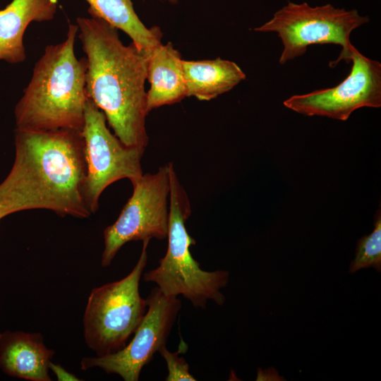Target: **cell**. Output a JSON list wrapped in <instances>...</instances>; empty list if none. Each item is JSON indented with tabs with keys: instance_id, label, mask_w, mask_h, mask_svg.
Returning <instances> with one entry per match:
<instances>
[{
	"instance_id": "6da1fadb",
	"label": "cell",
	"mask_w": 381,
	"mask_h": 381,
	"mask_svg": "<svg viewBox=\"0 0 381 381\" xmlns=\"http://www.w3.org/2000/svg\"><path fill=\"white\" fill-rule=\"evenodd\" d=\"M15 159L0 183L5 217L45 209L60 216L87 218L85 199L86 163L81 131L15 130Z\"/></svg>"
},
{
	"instance_id": "7a4b0ae2",
	"label": "cell",
	"mask_w": 381,
	"mask_h": 381,
	"mask_svg": "<svg viewBox=\"0 0 381 381\" xmlns=\"http://www.w3.org/2000/svg\"><path fill=\"white\" fill-rule=\"evenodd\" d=\"M76 25L86 56L87 98L122 143L145 150L149 54L133 43L125 45L118 30L101 18L78 17Z\"/></svg>"
},
{
	"instance_id": "3957f363",
	"label": "cell",
	"mask_w": 381,
	"mask_h": 381,
	"mask_svg": "<svg viewBox=\"0 0 381 381\" xmlns=\"http://www.w3.org/2000/svg\"><path fill=\"white\" fill-rule=\"evenodd\" d=\"M78 32V25L69 24L63 42L44 48L15 107L16 129L82 131L87 64L85 57L78 59L75 54Z\"/></svg>"
},
{
	"instance_id": "277c9868",
	"label": "cell",
	"mask_w": 381,
	"mask_h": 381,
	"mask_svg": "<svg viewBox=\"0 0 381 381\" xmlns=\"http://www.w3.org/2000/svg\"><path fill=\"white\" fill-rule=\"evenodd\" d=\"M170 193L168 246L159 265L146 273L143 280L153 282L167 296L181 295L195 308H205L209 300L222 306L225 296L221 289L229 282L226 270L205 271L191 254L195 241L189 235L186 222L191 214L188 194L181 185L174 164L169 163Z\"/></svg>"
},
{
	"instance_id": "5b68a950",
	"label": "cell",
	"mask_w": 381,
	"mask_h": 381,
	"mask_svg": "<svg viewBox=\"0 0 381 381\" xmlns=\"http://www.w3.org/2000/svg\"><path fill=\"white\" fill-rule=\"evenodd\" d=\"M149 242L143 241L140 256L127 276L90 292L83 317L84 337L97 356L123 349L147 311V299L140 296L139 284L147 261Z\"/></svg>"
},
{
	"instance_id": "8992f818",
	"label": "cell",
	"mask_w": 381,
	"mask_h": 381,
	"mask_svg": "<svg viewBox=\"0 0 381 381\" xmlns=\"http://www.w3.org/2000/svg\"><path fill=\"white\" fill-rule=\"evenodd\" d=\"M368 22L369 18L361 16L356 9L346 11L331 4L312 7L306 2L288 1L272 19L254 30L277 34L283 45L279 59L281 65L303 55L310 45H340L342 49L339 57L329 63V66L334 67L341 60L349 62L353 46L351 33Z\"/></svg>"
},
{
	"instance_id": "52a82bcc",
	"label": "cell",
	"mask_w": 381,
	"mask_h": 381,
	"mask_svg": "<svg viewBox=\"0 0 381 381\" xmlns=\"http://www.w3.org/2000/svg\"><path fill=\"white\" fill-rule=\"evenodd\" d=\"M133 193L116 222L104 230L101 265L108 267L128 242L167 237L169 219V164L132 182Z\"/></svg>"
},
{
	"instance_id": "ba28073f",
	"label": "cell",
	"mask_w": 381,
	"mask_h": 381,
	"mask_svg": "<svg viewBox=\"0 0 381 381\" xmlns=\"http://www.w3.org/2000/svg\"><path fill=\"white\" fill-rule=\"evenodd\" d=\"M107 123L104 113L87 98L81 133L87 171L84 195L92 214L97 210L99 197L109 185L123 179L132 183L143 174L141 159L145 150L125 145Z\"/></svg>"
},
{
	"instance_id": "9c48e42d",
	"label": "cell",
	"mask_w": 381,
	"mask_h": 381,
	"mask_svg": "<svg viewBox=\"0 0 381 381\" xmlns=\"http://www.w3.org/2000/svg\"><path fill=\"white\" fill-rule=\"evenodd\" d=\"M147 311L131 341L121 350L103 356L85 357L81 369L99 368L119 375L125 381H137L142 369L166 346L181 307L177 297L167 296L155 287L147 296Z\"/></svg>"
},
{
	"instance_id": "30bf717a",
	"label": "cell",
	"mask_w": 381,
	"mask_h": 381,
	"mask_svg": "<svg viewBox=\"0 0 381 381\" xmlns=\"http://www.w3.org/2000/svg\"><path fill=\"white\" fill-rule=\"evenodd\" d=\"M351 72L339 85L304 95H296L284 105L298 114L346 121L361 107H381V64L370 59L353 46Z\"/></svg>"
},
{
	"instance_id": "8fae6325",
	"label": "cell",
	"mask_w": 381,
	"mask_h": 381,
	"mask_svg": "<svg viewBox=\"0 0 381 381\" xmlns=\"http://www.w3.org/2000/svg\"><path fill=\"white\" fill-rule=\"evenodd\" d=\"M54 354L40 333L6 331L0 334V368L12 377L52 380L49 370Z\"/></svg>"
},
{
	"instance_id": "7c38bea8",
	"label": "cell",
	"mask_w": 381,
	"mask_h": 381,
	"mask_svg": "<svg viewBox=\"0 0 381 381\" xmlns=\"http://www.w3.org/2000/svg\"><path fill=\"white\" fill-rule=\"evenodd\" d=\"M57 0H12L0 10V61L17 64L26 60L23 37L32 22L52 20Z\"/></svg>"
},
{
	"instance_id": "4fadbf2b",
	"label": "cell",
	"mask_w": 381,
	"mask_h": 381,
	"mask_svg": "<svg viewBox=\"0 0 381 381\" xmlns=\"http://www.w3.org/2000/svg\"><path fill=\"white\" fill-rule=\"evenodd\" d=\"M147 111L178 103L187 97L183 59L171 42L162 43L149 53Z\"/></svg>"
},
{
	"instance_id": "5bb4252c",
	"label": "cell",
	"mask_w": 381,
	"mask_h": 381,
	"mask_svg": "<svg viewBox=\"0 0 381 381\" xmlns=\"http://www.w3.org/2000/svg\"><path fill=\"white\" fill-rule=\"evenodd\" d=\"M187 97L209 101L229 92L246 75L234 61L217 58L200 61L183 60Z\"/></svg>"
},
{
	"instance_id": "9a60e30c",
	"label": "cell",
	"mask_w": 381,
	"mask_h": 381,
	"mask_svg": "<svg viewBox=\"0 0 381 381\" xmlns=\"http://www.w3.org/2000/svg\"><path fill=\"white\" fill-rule=\"evenodd\" d=\"M87 12L92 17L101 18L123 31L132 43L142 52L149 54L162 44V32L158 26L147 28L136 14L131 0H85Z\"/></svg>"
},
{
	"instance_id": "2e32d148",
	"label": "cell",
	"mask_w": 381,
	"mask_h": 381,
	"mask_svg": "<svg viewBox=\"0 0 381 381\" xmlns=\"http://www.w3.org/2000/svg\"><path fill=\"white\" fill-rule=\"evenodd\" d=\"M373 267L381 272V213L379 209L375 215L374 229L357 241L355 258L351 261L349 272Z\"/></svg>"
},
{
	"instance_id": "e0dca14e",
	"label": "cell",
	"mask_w": 381,
	"mask_h": 381,
	"mask_svg": "<svg viewBox=\"0 0 381 381\" xmlns=\"http://www.w3.org/2000/svg\"><path fill=\"white\" fill-rule=\"evenodd\" d=\"M186 344H180L179 349L177 352L169 351L166 346H163L159 351V354L164 359L167 363V375L165 380L167 381H195L197 380L190 373L189 365L186 359L180 356L179 354L184 351Z\"/></svg>"
},
{
	"instance_id": "ac0fdd59",
	"label": "cell",
	"mask_w": 381,
	"mask_h": 381,
	"mask_svg": "<svg viewBox=\"0 0 381 381\" xmlns=\"http://www.w3.org/2000/svg\"><path fill=\"white\" fill-rule=\"evenodd\" d=\"M49 369L54 373L58 380L60 381H67V380H80L76 376L73 374L66 370L60 365L54 364L50 363Z\"/></svg>"
},
{
	"instance_id": "d6986e66",
	"label": "cell",
	"mask_w": 381,
	"mask_h": 381,
	"mask_svg": "<svg viewBox=\"0 0 381 381\" xmlns=\"http://www.w3.org/2000/svg\"><path fill=\"white\" fill-rule=\"evenodd\" d=\"M171 4H176L178 3L179 0H167Z\"/></svg>"
},
{
	"instance_id": "ffe728a7",
	"label": "cell",
	"mask_w": 381,
	"mask_h": 381,
	"mask_svg": "<svg viewBox=\"0 0 381 381\" xmlns=\"http://www.w3.org/2000/svg\"><path fill=\"white\" fill-rule=\"evenodd\" d=\"M4 217H3V214H2V212H1V207H0V221L1 219H3Z\"/></svg>"
}]
</instances>
